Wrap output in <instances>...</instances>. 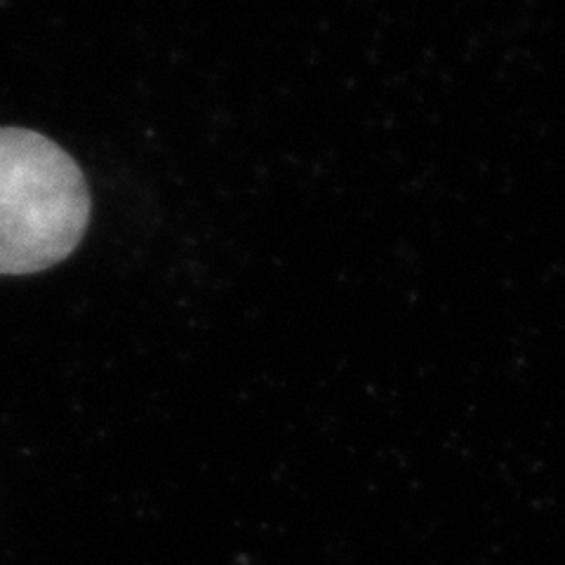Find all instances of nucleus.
I'll return each instance as SVG.
<instances>
[{
  "instance_id": "obj_1",
  "label": "nucleus",
  "mask_w": 565,
  "mask_h": 565,
  "mask_svg": "<svg viewBox=\"0 0 565 565\" xmlns=\"http://www.w3.org/2000/svg\"><path fill=\"white\" fill-rule=\"evenodd\" d=\"M90 220V191L55 141L0 128V274L26 276L66 259Z\"/></svg>"
}]
</instances>
